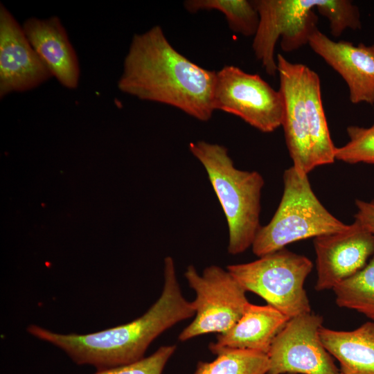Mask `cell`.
<instances>
[{
    "mask_svg": "<svg viewBox=\"0 0 374 374\" xmlns=\"http://www.w3.org/2000/svg\"><path fill=\"white\" fill-rule=\"evenodd\" d=\"M176 348L175 345L163 346L147 357L128 364L96 371L93 374H162Z\"/></svg>",
    "mask_w": 374,
    "mask_h": 374,
    "instance_id": "obj_22",
    "label": "cell"
},
{
    "mask_svg": "<svg viewBox=\"0 0 374 374\" xmlns=\"http://www.w3.org/2000/svg\"><path fill=\"white\" fill-rule=\"evenodd\" d=\"M313 267L306 256L281 249L226 269L246 291L253 292L289 318L311 312L304 284Z\"/></svg>",
    "mask_w": 374,
    "mask_h": 374,
    "instance_id": "obj_6",
    "label": "cell"
},
{
    "mask_svg": "<svg viewBox=\"0 0 374 374\" xmlns=\"http://www.w3.org/2000/svg\"><path fill=\"white\" fill-rule=\"evenodd\" d=\"M338 374H342V373H341L339 372Z\"/></svg>",
    "mask_w": 374,
    "mask_h": 374,
    "instance_id": "obj_24",
    "label": "cell"
},
{
    "mask_svg": "<svg viewBox=\"0 0 374 374\" xmlns=\"http://www.w3.org/2000/svg\"><path fill=\"white\" fill-rule=\"evenodd\" d=\"M189 150L204 166L222 208L229 229V253L244 252L261 227L262 176L235 168L228 149L222 145L199 141L191 142Z\"/></svg>",
    "mask_w": 374,
    "mask_h": 374,
    "instance_id": "obj_4",
    "label": "cell"
},
{
    "mask_svg": "<svg viewBox=\"0 0 374 374\" xmlns=\"http://www.w3.org/2000/svg\"><path fill=\"white\" fill-rule=\"evenodd\" d=\"M213 107L235 115L265 133L281 126L284 115V100L279 90L259 75L232 65L216 72Z\"/></svg>",
    "mask_w": 374,
    "mask_h": 374,
    "instance_id": "obj_9",
    "label": "cell"
},
{
    "mask_svg": "<svg viewBox=\"0 0 374 374\" xmlns=\"http://www.w3.org/2000/svg\"><path fill=\"white\" fill-rule=\"evenodd\" d=\"M355 205L357 211L355 215V221L374 235V199L371 202L356 199Z\"/></svg>",
    "mask_w": 374,
    "mask_h": 374,
    "instance_id": "obj_23",
    "label": "cell"
},
{
    "mask_svg": "<svg viewBox=\"0 0 374 374\" xmlns=\"http://www.w3.org/2000/svg\"><path fill=\"white\" fill-rule=\"evenodd\" d=\"M216 72L178 52L157 25L133 36L118 80L122 92L177 108L201 121L215 111Z\"/></svg>",
    "mask_w": 374,
    "mask_h": 374,
    "instance_id": "obj_1",
    "label": "cell"
},
{
    "mask_svg": "<svg viewBox=\"0 0 374 374\" xmlns=\"http://www.w3.org/2000/svg\"><path fill=\"white\" fill-rule=\"evenodd\" d=\"M320 338L326 350L337 359L342 374H374V321L351 331L322 327Z\"/></svg>",
    "mask_w": 374,
    "mask_h": 374,
    "instance_id": "obj_16",
    "label": "cell"
},
{
    "mask_svg": "<svg viewBox=\"0 0 374 374\" xmlns=\"http://www.w3.org/2000/svg\"><path fill=\"white\" fill-rule=\"evenodd\" d=\"M323 317L311 312L290 318L275 337L267 374H338L320 338Z\"/></svg>",
    "mask_w": 374,
    "mask_h": 374,
    "instance_id": "obj_10",
    "label": "cell"
},
{
    "mask_svg": "<svg viewBox=\"0 0 374 374\" xmlns=\"http://www.w3.org/2000/svg\"><path fill=\"white\" fill-rule=\"evenodd\" d=\"M212 362H199L194 374H267L268 355L244 349H224Z\"/></svg>",
    "mask_w": 374,
    "mask_h": 374,
    "instance_id": "obj_18",
    "label": "cell"
},
{
    "mask_svg": "<svg viewBox=\"0 0 374 374\" xmlns=\"http://www.w3.org/2000/svg\"><path fill=\"white\" fill-rule=\"evenodd\" d=\"M284 100L282 125L292 167L301 175L333 163L335 146L325 115L318 74L305 64L276 55Z\"/></svg>",
    "mask_w": 374,
    "mask_h": 374,
    "instance_id": "obj_3",
    "label": "cell"
},
{
    "mask_svg": "<svg viewBox=\"0 0 374 374\" xmlns=\"http://www.w3.org/2000/svg\"><path fill=\"white\" fill-rule=\"evenodd\" d=\"M184 276L195 292L193 304L195 315L179 334L184 341L199 335L224 332L242 317L249 304L246 290L227 270L211 265L199 274L195 267H187Z\"/></svg>",
    "mask_w": 374,
    "mask_h": 374,
    "instance_id": "obj_7",
    "label": "cell"
},
{
    "mask_svg": "<svg viewBox=\"0 0 374 374\" xmlns=\"http://www.w3.org/2000/svg\"><path fill=\"white\" fill-rule=\"evenodd\" d=\"M349 141L337 148L335 160L355 164H374V123L370 127L349 125L346 128Z\"/></svg>",
    "mask_w": 374,
    "mask_h": 374,
    "instance_id": "obj_20",
    "label": "cell"
},
{
    "mask_svg": "<svg viewBox=\"0 0 374 374\" xmlns=\"http://www.w3.org/2000/svg\"><path fill=\"white\" fill-rule=\"evenodd\" d=\"M332 290L338 306L355 310L374 321V253L361 270Z\"/></svg>",
    "mask_w": 374,
    "mask_h": 374,
    "instance_id": "obj_17",
    "label": "cell"
},
{
    "mask_svg": "<svg viewBox=\"0 0 374 374\" xmlns=\"http://www.w3.org/2000/svg\"><path fill=\"white\" fill-rule=\"evenodd\" d=\"M284 190L269 222L261 226L251 246L258 257L285 248L298 240L346 230V224L332 215L318 199L308 175L292 166L284 171Z\"/></svg>",
    "mask_w": 374,
    "mask_h": 374,
    "instance_id": "obj_5",
    "label": "cell"
},
{
    "mask_svg": "<svg viewBox=\"0 0 374 374\" xmlns=\"http://www.w3.org/2000/svg\"><path fill=\"white\" fill-rule=\"evenodd\" d=\"M321 0H255L259 24L253 36L252 48L266 73H277L275 46L280 37L283 51L292 52L305 44L318 28L314 12Z\"/></svg>",
    "mask_w": 374,
    "mask_h": 374,
    "instance_id": "obj_8",
    "label": "cell"
},
{
    "mask_svg": "<svg viewBox=\"0 0 374 374\" xmlns=\"http://www.w3.org/2000/svg\"><path fill=\"white\" fill-rule=\"evenodd\" d=\"M184 5L193 13L211 10L222 12L230 28L246 37L254 36L258 28L259 15L252 1L188 0Z\"/></svg>",
    "mask_w": 374,
    "mask_h": 374,
    "instance_id": "obj_19",
    "label": "cell"
},
{
    "mask_svg": "<svg viewBox=\"0 0 374 374\" xmlns=\"http://www.w3.org/2000/svg\"><path fill=\"white\" fill-rule=\"evenodd\" d=\"M163 278L157 301L125 324L86 335L56 333L37 325L29 326L27 331L62 350L76 364L92 366L96 371L136 362L161 333L195 315L193 302L182 294L170 256L164 259Z\"/></svg>",
    "mask_w": 374,
    "mask_h": 374,
    "instance_id": "obj_2",
    "label": "cell"
},
{
    "mask_svg": "<svg viewBox=\"0 0 374 374\" xmlns=\"http://www.w3.org/2000/svg\"><path fill=\"white\" fill-rule=\"evenodd\" d=\"M53 78L22 26L0 3V98L37 88Z\"/></svg>",
    "mask_w": 374,
    "mask_h": 374,
    "instance_id": "obj_11",
    "label": "cell"
},
{
    "mask_svg": "<svg viewBox=\"0 0 374 374\" xmlns=\"http://www.w3.org/2000/svg\"><path fill=\"white\" fill-rule=\"evenodd\" d=\"M308 44L346 82L353 104L374 105V45L335 42L317 28Z\"/></svg>",
    "mask_w": 374,
    "mask_h": 374,
    "instance_id": "obj_13",
    "label": "cell"
},
{
    "mask_svg": "<svg viewBox=\"0 0 374 374\" xmlns=\"http://www.w3.org/2000/svg\"><path fill=\"white\" fill-rule=\"evenodd\" d=\"M290 318L275 308L249 304L239 321L227 331L217 335L209 344L214 354L224 349H244L267 353L279 332Z\"/></svg>",
    "mask_w": 374,
    "mask_h": 374,
    "instance_id": "obj_15",
    "label": "cell"
},
{
    "mask_svg": "<svg viewBox=\"0 0 374 374\" xmlns=\"http://www.w3.org/2000/svg\"><path fill=\"white\" fill-rule=\"evenodd\" d=\"M318 291L333 289L361 270L374 253V235L356 221L344 231L314 238Z\"/></svg>",
    "mask_w": 374,
    "mask_h": 374,
    "instance_id": "obj_12",
    "label": "cell"
},
{
    "mask_svg": "<svg viewBox=\"0 0 374 374\" xmlns=\"http://www.w3.org/2000/svg\"><path fill=\"white\" fill-rule=\"evenodd\" d=\"M317 10L327 18L330 33L335 37L347 28L357 30L362 27L359 8L350 1L321 0Z\"/></svg>",
    "mask_w": 374,
    "mask_h": 374,
    "instance_id": "obj_21",
    "label": "cell"
},
{
    "mask_svg": "<svg viewBox=\"0 0 374 374\" xmlns=\"http://www.w3.org/2000/svg\"><path fill=\"white\" fill-rule=\"evenodd\" d=\"M37 55L52 76L64 87H78L80 68L66 30L57 16L30 17L21 25Z\"/></svg>",
    "mask_w": 374,
    "mask_h": 374,
    "instance_id": "obj_14",
    "label": "cell"
}]
</instances>
